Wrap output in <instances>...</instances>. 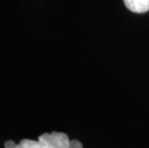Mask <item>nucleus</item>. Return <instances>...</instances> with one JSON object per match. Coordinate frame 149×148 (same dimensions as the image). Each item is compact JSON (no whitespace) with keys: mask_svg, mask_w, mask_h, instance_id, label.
Instances as JSON below:
<instances>
[{"mask_svg":"<svg viewBox=\"0 0 149 148\" xmlns=\"http://www.w3.org/2000/svg\"><path fill=\"white\" fill-rule=\"evenodd\" d=\"M70 140L68 135L60 132L43 134L39 137V140H22L15 148H69Z\"/></svg>","mask_w":149,"mask_h":148,"instance_id":"f257e3e1","label":"nucleus"},{"mask_svg":"<svg viewBox=\"0 0 149 148\" xmlns=\"http://www.w3.org/2000/svg\"><path fill=\"white\" fill-rule=\"evenodd\" d=\"M126 8L133 13L143 14L149 11V0H123Z\"/></svg>","mask_w":149,"mask_h":148,"instance_id":"f03ea898","label":"nucleus"},{"mask_svg":"<svg viewBox=\"0 0 149 148\" xmlns=\"http://www.w3.org/2000/svg\"><path fill=\"white\" fill-rule=\"evenodd\" d=\"M69 148H83V144L77 140H70Z\"/></svg>","mask_w":149,"mask_h":148,"instance_id":"7ed1b4c3","label":"nucleus"},{"mask_svg":"<svg viewBox=\"0 0 149 148\" xmlns=\"http://www.w3.org/2000/svg\"><path fill=\"white\" fill-rule=\"evenodd\" d=\"M17 144H15L13 140H8L5 142V148H15Z\"/></svg>","mask_w":149,"mask_h":148,"instance_id":"20e7f679","label":"nucleus"}]
</instances>
